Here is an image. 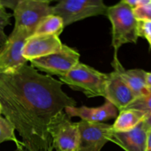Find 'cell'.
<instances>
[{
  "mask_svg": "<svg viewBox=\"0 0 151 151\" xmlns=\"http://www.w3.org/2000/svg\"><path fill=\"white\" fill-rule=\"evenodd\" d=\"M63 84L39 73L31 65L0 73L1 114L22 138V145L16 151L54 150L48 125L57 114L77 104L63 91Z\"/></svg>",
  "mask_w": 151,
  "mask_h": 151,
  "instance_id": "6da1fadb",
  "label": "cell"
},
{
  "mask_svg": "<svg viewBox=\"0 0 151 151\" xmlns=\"http://www.w3.org/2000/svg\"><path fill=\"white\" fill-rule=\"evenodd\" d=\"M106 16L109 18L112 27L114 60H117V52L123 44L137 42L138 21L134 17L132 7L122 1L108 7Z\"/></svg>",
  "mask_w": 151,
  "mask_h": 151,
  "instance_id": "7a4b0ae2",
  "label": "cell"
},
{
  "mask_svg": "<svg viewBox=\"0 0 151 151\" xmlns=\"http://www.w3.org/2000/svg\"><path fill=\"white\" fill-rule=\"evenodd\" d=\"M59 78L63 84L75 91H82L86 97H105L108 74L99 72L91 66L79 62Z\"/></svg>",
  "mask_w": 151,
  "mask_h": 151,
  "instance_id": "3957f363",
  "label": "cell"
},
{
  "mask_svg": "<svg viewBox=\"0 0 151 151\" xmlns=\"http://www.w3.org/2000/svg\"><path fill=\"white\" fill-rule=\"evenodd\" d=\"M53 14L60 16L64 26L89 17L106 15L108 7L104 0H58Z\"/></svg>",
  "mask_w": 151,
  "mask_h": 151,
  "instance_id": "277c9868",
  "label": "cell"
},
{
  "mask_svg": "<svg viewBox=\"0 0 151 151\" xmlns=\"http://www.w3.org/2000/svg\"><path fill=\"white\" fill-rule=\"evenodd\" d=\"M55 151H78L80 133L78 122H73L66 112H59L47 127Z\"/></svg>",
  "mask_w": 151,
  "mask_h": 151,
  "instance_id": "5b68a950",
  "label": "cell"
},
{
  "mask_svg": "<svg viewBox=\"0 0 151 151\" xmlns=\"http://www.w3.org/2000/svg\"><path fill=\"white\" fill-rule=\"evenodd\" d=\"M30 35L26 29L13 28L0 47V73L13 72L26 64L27 60L22 55V51L27 38Z\"/></svg>",
  "mask_w": 151,
  "mask_h": 151,
  "instance_id": "8992f818",
  "label": "cell"
},
{
  "mask_svg": "<svg viewBox=\"0 0 151 151\" xmlns=\"http://www.w3.org/2000/svg\"><path fill=\"white\" fill-rule=\"evenodd\" d=\"M80 60V54L76 50L63 44L58 52L30 60L31 66L49 75L63 76L75 67Z\"/></svg>",
  "mask_w": 151,
  "mask_h": 151,
  "instance_id": "52a82bcc",
  "label": "cell"
},
{
  "mask_svg": "<svg viewBox=\"0 0 151 151\" xmlns=\"http://www.w3.org/2000/svg\"><path fill=\"white\" fill-rule=\"evenodd\" d=\"M13 11L14 27L26 29L32 35L40 21L48 15L53 14V7L46 1H23L19 2Z\"/></svg>",
  "mask_w": 151,
  "mask_h": 151,
  "instance_id": "ba28073f",
  "label": "cell"
},
{
  "mask_svg": "<svg viewBox=\"0 0 151 151\" xmlns=\"http://www.w3.org/2000/svg\"><path fill=\"white\" fill-rule=\"evenodd\" d=\"M80 139L78 151H100L111 142L114 130L112 125L103 122H78Z\"/></svg>",
  "mask_w": 151,
  "mask_h": 151,
  "instance_id": "9c48e42d",
  "label": "cell"
},
{
  "mask_svg": "<svg viewBox=\"0 0 151 151\" xmlns=\"http://www.w3.org/2000/svg\"><path fill=\"white\" fill-rule=\"evenodd\" d=\"M63 44L59 36L46 34H32L27 38L22 55L27 60H34L58 52Z\"/></svg>",
  "mask_w": 151,
  "mask_h": 151,
  "instance_id": "30bf717a",
  "label": "cell"
},
{
  "mask_svg": "<svg viewBox=\"0 0 151 151\" xmlns=\"http://www.w3.org/2000/svg\"><path fill=\"white\" fill-rule=\"evenodd\" d=\"M105 98L111 102L119 111L131 104L136 97L122 79L119 72L114 70L108 74Z\"/></svg>",
  "mask_w": 151,
  "mask_h": 151,
  "instance_id": "8fae6325",
  "label": "cell"
},
{
  "mask_svg": "<svg viewBox=\"0 0 151 151\" xmlns=\"http://www.w3.org/2000/svg\"><path fill=\"white\" fill-rule=\"evenodd\" d=\"M64 110L69 117L77 116L81 118V120L90 122H104L109 119H116L118 115V109L107 100L100 107L73 106L66 107Z\"/></svg>",
  "mask_w": 151,
  "mask_h": 151,
  "instance_id": "7c38bea8",
  "label": "cell"
},
{
  "mask_svg": "<svg viewBox=\"0 0 151 151\" xmlns=\"http://www.w3.org/2000/svg\"><path fill=\"white\" fill-rule=\"evenodd\" d=\"M147 131L143 121L134 129L126 132L114 131L111 142L125 151H145Z\"/></svg>",
  "mask_w": 151,
  "mask_h": 151,
  "instance_id": "4fadbf2b",
  "label": "cell"
},
{
  "mask_svg": "<svg viewBox=\"0 0 151 151\" xmlns=\"http://www.w3.org/2000/svg\"><path fill=\"white\" fill-rule=\"evenodd\" d=\"M113 66L114 70L119 72L124 82L128 85L134 94L136 98L146 95L150 89L146 83V74L143 69H124L119 60H114Z\"/></svg>",
  "mask_w": 151,
  "mask_h": 151,
  "instance_id": "5bb4252c",
  "label": "cell"
},
{
  "mask_svg": "<svg viewBox=\"0 0 151 151\" xmlns=\"http://www.w3.org/2000/svg\"><path fill=\"white\" fill-rule=\"evenodd\" d=\"M146 115L134 109H122L119 111L112 128L114 132H126L134 129L142 122Z\"/></svg>",
  "mask_w": 151,
  "mask_h": 151,
  "instance_id": "9a60e30c",
  "label": "cell"
},
{
  "mask_svg": "<svg viewBox=\"0 0 151 151\" xmlns=\"http://www.w3.org/2000/svg\"><path fill=\"white\" fill-rule=\"evenodd\" d=\"M64 27L63 21L60 16L55 14H50L40 21L33 34H46L59 36Z\"/></svg>",
  "mask_w": 151,
  "mask_h": 151,
  "instance_id": "2e32d148",
  "label": "cell"
},
{
  "mask_svg": "<svg viewBox=\"0 0 151 151\" xmlns=\"http://www.w3.org/2000/svg\"><path fill=\"white\" fill-rule=\"evenodd\" d=\"M15 131L14 125L5 117L0 116V144L7 141L13 142L16 144L17 150L20 148L22 142L16 138Z\"/></svg>",
  "mask_w": 151,
  "mask_h": 151,
  "instance_id": "e0dca14e",
  "label": "cell"
},
{
  "mask_svg": "<svg viewBox=\"0 0 151 151\" xmlns=\"http://www.w3.org/2000/svg\"><path fill=\"white\" fill-rule=\"evenodd\" d=\"M124 109H134L142 112L146 116L151 113V89L146 95L136 98Z\"/></svg>",
  "mask_w": 151,
  "mask_h": 151,
  "instance_id": "ac0fdd59",
  "label": "cell"
},
{
  "mask_svg": "<svg viewBox=\"0 0 151 151\" xmlns=\"http://www.w3.org/2000/svg\"><path fill=\"white\" fill-rule=\"evenodd\" d=\"M133 13L137 21L151 22V0H146L133 7Z\"/></svg>",
  "mask_w": 151,
  "mask_h": 151,
  "instance_id": "d6986e66",
  "label": "cell"
},
{
  "mask_svg": "<svg viewBox=\"0 0 151 151\" xmlns=\"http://www.w3.org/2000/svg\"><path fill=\"white\" fill-rule=\"evenodd\" d=\"M138 34L148 41L151 47V22L138 21Z\"/></svg>",
  "mask_w": 151,
  "mask_h": 151,
  "instance_id": "ffe728a7",
  "label": "cell"
},
{
  "mask_svg": "<svg viewBox=\"0 0 151 151\" xmlns=\"http://www.w3.org/2000/svg\"><path fill=\"white\" fill-rule=\"evenodd\" d=\"M23 1H41L50 3L55 0H0V6L2 8H9L13 10L19 2Z\"/></svg>",
  "mask_w": 151,
  "mask_h": 151,
  "instance_id": "44dd1931",
  "label": "cell"
},
{
  "mask_svg": "<svg viewBox=\"0 0 151 151\" xmlns=\"http://www.w3.org/2000/svg\"><path fill=\"white\" fill-rule=\"evenodd\" d=\"M12 15L7 13L5 9H0V25L4 27L9 25L10 24V18Z\"/></svg>",
  "mask_w": 151,
  "mask_h": 151,
  "instance_id": "7402d4cb",
  "label": "cell"
},
{
  "mask_svg": "<svg viewBox=\"0 0 151 151\" xmlns=\"http://www.w3.org/2000/svg\"><path fill=\"white\" fill-rule=\"evenodd\" d=\"M4 27L0 25V47H1L4 44V42H5L7 38V36L6 35L5 32H4Z\"/></svg>",
  "mask_w": 151,
  "mask_h": 151,
  "instance_id": "603a6c76",
  "label": "cell"
},
{
  "mask_svg": "<svg viewBox=\"0 0 151 151\" xmlns=\"http://www.w3.org/2000/svg\"><path fill=\"white\" fill-rule=\"evenodd\" d=\"M121 1L125 2L126 4H128V5H130L133 8V7H134L135 6H137V4H140L141 2L146 1V0H121Z\"/></svg>",
  "mask_w": 151,
  "mask_h": 151,
  "instance_id": "cb8c5ba5",
  "label": "cell"
},
{
  "mask_svg": "<svg viewBox=\"0 0 151 151\" xmlns=\"http://www.w3.org/2000/svg\"><path fill=\"white\" fill-rule=\"evenodd\" d=\"M143 124L147 130L151 129V113L149 115H147L145 119L143 120Z\"/></svg>",
  "mask_w": 151,
  "mask_h": 151,
  "instance_id": "d4e9b609",
  "label": "cell"
},
{
  "mask_svg": "<svg viewBox=\"0 0 151 151\" xmlns=\"http://www.w3.org/2000/svg\"><path fill=\"white\" fill-rule=\"evenodd\" d=\"M145 151H151V129H149L147 131V144H146Z\"/></svg>",
  "mask_w": 151,
  "mask_h": 151,
  "instance_id": "484cf974",
  "label": "cell"
},
{
  "mask_svg": "<svg viewBox=\"0 0 151 151\" xmlns=\"http://www.w3.org/2000/svg\"><path fill=\"white\" fill-rule=\"evenodd\" d=\"M146 83L149 89H151V72H147L146 74Z\"/></svg>",
  "mask_w": 151,
  "mask_h": 151,
  "instance_id": "4316f807",
  "label": "cell"
},
{
  "mask_svg": "<svg viewBox=\"0 0 151 151\" xmlns=\"http://www.w3.org/2000/svg\"><path fill=\"white\" fill-rule=\"evenodd\" d=\"M1 106H0V116H1Z\"/></svg>",
  "mask_w": 151,
  "mask_h": 151,
  "instance_id": "83f0119b",
  "label": "cell"
},
{
  "mask_svg": "<svg viewBox=\"0 0 151 151\" xmlns=\"http://www.w3.org/2000/svg\"><path fill=\"white\" fill-rule=\"evenodd\" d=\"M1 8H2V7H1V6H0V9H1Z\"/></svg>",
  "mask_w": 151,
  "mask_h": 151,
  "instance_id": "f1b7e54d",
  "label": "cell"
}]
</instances>
